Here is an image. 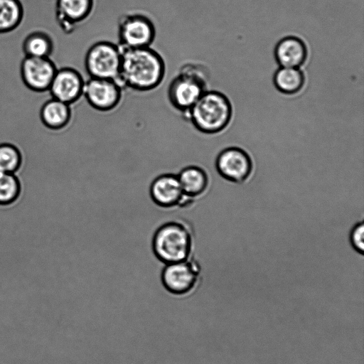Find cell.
Instances as JSON below:
<instances>
[{
  "label": "cell",
  "instance_id": "5",
  "mask_svg": "<svg viewBox=\"0 0 364 364\" xmlns=\"http://www.w3.org/2000/svg\"><path fill=\"white\" fill-rule=\"evenodd\" d=\"M122 50L117 43L109 41H98L86 50L84 67L89 77L117 80Z\"/></svg>",
  "mask_w": 364,
  "mask_h": 364
},
{
  "label": "cell",
  "instance_id": "18",
  "mask_svg": "<svg viewBox=\"0 0 364 364\" xmlns=\"http://www.w3.org/2000/svg\"><path fill=\"white\" fill-rule=\"evenodd\" d=\"M22 47L25 56L50 58L53 50V42L46 33L34 31L26 37Z\"/></svg>",
  "mask_w": 364,
  "mask_h": 364
},
{
  "label": "cell",
  "instance_id": "13",
  "mask_svg": "<svg viewBox=\"0 0 364 364\" xmlns=\"http://www.w3.org/2000/svg\"><path fill=\"white\" fill-rule=\"evenodd\" d=\"M274 55L279 67L300 68L308 58V48L301 38L288 36L277 42Z\"/></svg>",
  "mask_w": 364,
  "mask_h": 364
},
{
  "label": "cell",
  "instance_id": "3",
  "mask_svg": "<svg viewBox=\"0 0 364 364\" xmlns=\"http://www.w3.org/2000/svg\"><path fill=\"white\" fill-rule=\"evenodd\" d=\"M209 72L199 63L186 62L180 66L167 87L170 105L183 117L208 90Z\"/></svg>",
  "mask_w": 364,
  "mask_h": 364
},
{
  "label": "cell",
  "instance_id": "19",
  "mask_svg": "<svg viewBox=\"0 0 364 364\" xmlns=\"http://www.w3.org/2000/svg\"><path fill=\"white\" fill-rule=\"evenodd\" d=\"M23 16L19 0H0V33L14 31L21 23Z\"/></svg>",
  "mask_w": 364,
  "mask_h": 364
},
{
  "label": "cell",
  "instance_id": "14",
  "mask_svg": "<svg viewBox=\"0 0 364 364\" xmlns=\"http://www.w3.org/2000/svg\"><path fill=\"white\" fill-rule=\"evenodd\" d=\"M183 194L177 175H161L154 181L151 186L152 198L162 206H171L178 203Z\"/></svg>",
  "mask_w": 364,
  "mask_h": 364
},
{
  "label": "cell",
  "instance_id": "20",
  "mask_svg": "<svg viewBox=\"0 0 364 364\" xmlns=\"http://www.w3.org/2000/svg\"><path fill=\"white\" fill-rule=\"evenodd\" d=\"M21 192L18 178L10 173L0 172V205H6L15 202Z\"/></svg>",
  "mask_w": 364,
  "mask_h": 364
},
{
  "label": "cell",
  "instance_id": "6",
  "mask_svg": "<svg viewBox=\"0 0 364 364\" xmlns=\"http://www.w3.org/2000/svg\"><path fill=\"white\" fill-rule=\"evenodd\" d=\"M153 246L157 257L166 264L186 261L190 252V235L181 225L168 223L156 232Z\"/></svg>",
  "mask_w": 364,
  "mask_h": 364
},
{
  "label": "cell",
  "instance_id": "17",
  "mask_svg": "<svg viewBox=\"0 0 364 364\" xmlns=\"http://www.w3.org/2000/svg\"><path fill=\"white\" fill-rule=\"evenodd\" d=\"M184 194L196 196L201 194L208 184V177L204 169L198 166H188L183 168L178 174Z\"/></svg>",
  "mask_w": 364,
  "mask_h": 364
},
{
  "label": "cell",
  "instance_id": "9",
  "mask_svg": "<svg viewBox=\"0 0 364 364\" xmlns=\"http://www.w3.org/2000/svg\"><path fill=\"white\" fill-rule=\"evenodd\" d=\"M198 277L197 269L189 262L183 261L166 264L162 272L161 281L170 295L181 297L193 291Z\"/></svg>",
  "mask_w": 364,
  "mask_h": 364
},
{
  "label": "cell",
  "instance_id": "11",
  "mask_svg": "<svg viewBox=\"0 0 364 364\" xmlns=\"http://www.w3.org/2000/svg\"><path fill=\"white\" fill-rule=\"evenodd\" d=\"M85 80L72 67L58 68L48 91L52 98L72 105L82 97Z\"/></svg>",
  "mask_w": 364,
  "mask_h": 364
},
{
  "label": "cell",
  "instance_id": "7",
  "mask_svg": "<svg viewBox=\"0 0 364 364\" xmlns=\"http://www.w3.org/2000/svg\"><path fill=\"white\" fill-rule=\"evenodd\" d=\"M124 90L115 80L88 77L85 80L82 97L95 110L109 112L119 107Z\"/></svg>",
  "mask_w": 364,
  "mask_h": 364
},
{
  "label": "cell",
  "instance_id": "10",
  "mask_svg": "<svg viewBox=\"0 0 364 364\" xmlns=\"http://www.w3.org/2000/svg\"><path fill=\"white\" fill-rule=\"evenodd\" d=\"M57 70L50 58L25 56L21 64V76L28 89L42 92L48 90Z\"/></svg>",
  "mask_w": 364,
  "mask_h": 364
},
{
  "label": "cell",
  "instance_id": "8",
  "mask_svg": "<svg viewBox=\"0 0 364 364\" xmlns=\"http://www.w3.org/2000/svg\"><path fill=\"white\" fill-rule=\"evenodd\" d=\"M218 174L229 181L241 183L247 180L253 170L250 156L244 149L230 146L220 151L215 159Z\"/></svg>",
  "mask_w": 364,
  "mask_h": 364
},
{
  "label": "cell",
  "instance_id": "16",
  "mask_svg": "<svg viewBox=\"0 0 364 364\" xmlns=\"http://www.w3.org/2000/svg\"><path fill=\"white\" fill-rule=\"evenodd\" d=\"M305 75L300 68L279 67L273 75L276 89L284 95H294L301 90Z\"/></svg>",
  "mask_w": 364,
  "mask_h": 364
},
{
  "label": "cell",
  "instance_id": "12",
  "mask_svg": "<svg viewBox=\"0 0 364 364\" xmlns=\"http://www.w3.org/2000/svg\"><path fill=\"white\" fill-rule=\"evenodd\" d=\"M94 0H57L56 20L67 33L73 32L90 16Z\"/></svg>",
  "mask_w": 364,
  "mask_h": 364
},
{
  "label": "cell",
  "instance_id": "21",
  "mask_svg": "<svg viewBox=\"0 0 364 364\" xmlns=\"http://www.w3.org/2000/svg\"><path fill=\"white\" fill-rule=\"evenodd\" d=\"M22 162L21 154L14 144H0V172L14 173L20 168Z\"/></svg>",
  "mask_w": 364,
  "mask_h": 364
},
{
  "label": "cell",
  "instance_id": "1",
  "mask_svg": "<svg viewBox=\"0 0 364 364\" xmlns=\"http://www.w3.org/2000/svg\"><path fill=\"white\" fill-rule=\"evenodd\" d=\"M117 82L124 90L148 92L158 88L166 74L164 58L152 46L122 49Z\"/></svg>",
  "mask_w": 364,
  "mask_h": 364
},
{
  "label": "cell",
  "instance_id": "15",
  "mask_svg": "<svg viewBox=\"0 0 364 364\" xmlns=\"http://www.w3.org/2000/svg\"><path fill=\"white\" fill-rule=\"evenodd\" d=\"M40 116L46 127L54 131L61 130L71 122V105L51 97L42 106Z\"/></svg>",
  "mask_w": 364,
  "mask_h": 364
},
{
  "label": "cell",
  "instance_id": "22",
  "mask_svg": "<svg viewBox=\"0 0 364 364\" xmlns=\"http://www.w3.org/2000/svg\"><path fill=\"white\" fill-rule=\"evenodd\" d=\"M350 240L353 247L360 254L364 252V224L360 222L353 228Z\"/></svg>",
  "mask_w": 364,
  "mask_h": 364
},
{
  "label": "cell",
  "instance_id": "2",
  "mask_svg": "<svg viewBox=\"0 0 364 364\" xmlns=\"http://www.w3.org/2000/svg\"><path fill=\"white\" fill-rule=\"evenodd\" d=\"M232 107L229 98L218 90H206L183 117L201 134L221 132L229 124Z\"/></svg>",
  "mask_w": 364,
  "mask_h": 364
},
{
  "label": "cell",
  "instance_id": "4",
  "mask_svg": "<svg viewBox=\"0 0 364 364\" xmlns=\"http://www.w3.org/2000/svg\"><path fill=\"white\" fill-rule=\"evenodd\" d=\"M117 42L122 49L152 46L156 37L154 20L142 11L121 15L117 26Z\"/></svg>",
  "mask_w": 364,
  "mask_h": 364
}]
</instances>
